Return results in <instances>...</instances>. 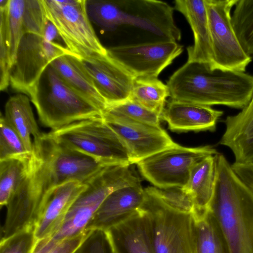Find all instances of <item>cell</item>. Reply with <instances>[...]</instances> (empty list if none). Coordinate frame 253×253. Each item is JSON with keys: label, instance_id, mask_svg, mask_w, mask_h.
Returning <instances> with one entry per match:
<instances>
[{"label": "cell", "instance_id": "5b68a950", "mask_svg": "<svg viewBox=\"0 0 253 253\" xmlns=\"http://www.w3.org/2000/svg\"><path fill=\"white\" fill-rule=\"evenodd\" d=\"M128 165H107L86 180L85 188L67 211L56 231L45 240L56 244L79 236L86 229L106 197L138 178Z\"/></svg>", "mask_w": 253, "mask_h": 253}, {"label": "cell", "instance_id": "f546056e", "mask_svg": "<svg viewBox=\"0 0 253 253\" xmlns=\"http://www.w3.org/2000/svg\"><path fill=\"white\" fill-rule=\"evenodd\" d=\"M29 153L16 131L1 113L0 117V161L18 158L30 159Z\"/></svg>", "mask_w": 253, "mask_h": 253}, {"label": "cell", "instance_id": "e0dca14e", "mask_svg": "<svg viewBox=\"0 0 253 253\" xmlns=\"http://www.w3.org/2000/svg\"><path fill=\"white\" fill-rule=\"evenodd\" d=\"M146 199L139 178L115 190L103 202L86 230H108L138 212Z\"/></svg>", "mask_w": 253, "mask_h": 253}, {"label": "cell", "instance_id": "44dd1931", "mask_svg": "<svg viewBox=\"0 0 253 253\" xmlns=\"http://www.w3.org/2000/svg\"><path fill=\"white\" fill-rule=\"evenodd\" d=\"M223 122L225 129L219 144L231 151L234 162L253 163V94L240 112L228 116Z\"/></svg>", "mask_w": 253, "mask_h": 253}, {"label": "cell", "instance_id": "7a4b0ae2", "mask_svg": "<svg viewBox=\"0 0 253 253\" xmlns=\"http://www.w3.org/2000/svg\"><path fill=\"white\" fill-rule=\"evenodd\" d=\"M170 99L211 106L242 109L253 94V76L212 70L205 64L186 62L167 83Z\"/></svg>", "mask_w": 253, "mask_h": 253}, {"label": "cell", "instance_id": "ffe728a7", "mask_svg": "<svg viewBox=\"0 0 253 253\" xmlns=\"http://www.w3.org/2000/svg\"><path fill=\"white\" fill-rule=\"evenodd\" d=\"M174 9L185 16L193 33L194 44L187 48V62L204 63L211 69L213 54L205 0H176Z\"/></svg>", "mask_w": 253, "mask_h": 253}, {"label": "cell", "instance_id": "603a6c76", "mask_svg": "<svg viewBox=\"0 0 253 253\" xmlns=\"http://www.w3.org/2000/svg\"><path fill=\"white\" fill-rule=\"evenodd\" d=\"M50 65L74 90L104 111L107 104L80 59L72 54H65L53 60Z\"/></svg>", "mask_w": 253, "mask_h": 253}, {"label": "cell", "instance_id": "277c9868", "mask_svg": "<svg viewBox=\"0 0 253 253\" xmlns=\"http://www.w3.org/2000/svg\"><path fill=\"white\" fill-rule=\"evenodd\" d=\"M28 95L41 123L52 130L102 116V110L74 90L50 64Z\"/></svg>", "mask_w": 253, "mask_h": 253}, {"label": "cell", "instance_id": "d6a6232c", "mask_svg": "<svg viewBox=\"0 0 253 253\" xmlns=\"http://www.w3.org/2000/svg\"><path fill=\"white\" fill-rule=\"evenodd\" d=\"M38 242L35 227L1 239L0 253H33Z\"/></svg>", "mask_w": 253, "mask_h": 253}, {"label": "cell", "instance_id": "836d02e7", "mask_svg": "<svg viewBox=\"0 0 253 253\" xmlns=\"http://www.w3.org/2000/svg\"><path fill=\"white\" fill-rule=\"evenodd\" d=\"M90 231L76 237L52 244L42 241H39L33 253H75L87 237Z\"/></svg>", "mask_w": 253, "mask_h": 253}, {"label": "cell", "instance_id": "83f0119b", "mask_svg": "<svg viewBox=\"0 0 253 253\" xmlns=\"http://www.w3.org/2000/svg\"><path fill=\"white\" fill-rule=\"evenodd\" d=\"M30 159L10 158L0 161L1 208L6 206L10 199L25 178Z\"/></svg>", "mask_w": 253, "mask_h": 253}, {"label": "cell", "instance_id": "8992f818", "mask_svg": "<svg viewBox=\"0 0 253 253\" xmlns=\"http://www.w3.org/2000/svg\"><path fill=\"white\" fill-rule=\"evenodd\" d=\"M48 133L61 144L105 165H132L126 148L102 117L77 122Z\"/></svg>", "mask_w": 253, "mask_h": 253}, {"label": "cell", "instance_id": "52a82bcc", "mask_svg": "<svg viewBox=\"0 0 253 253\" xmlns=\"http://www.w3.org/2000/svg\"><path fill=\"white\" fill-rule=\"evenodd\" d=\"M45 15L66 47L79 59L107 54L91 24L86 0H41Z\"/></svg>", "mask_w": 253, "mask_h": 253}, {"label": "cell", "instance_id": "9c48e42d", "mask_svg": "<svg viewBox=\"0 0 253 253\" xmlns=\"http://www.w3.org/2000/svg\"><path fill=\"white\" fill-rule=\"evenodd\" d=\"M218 153L211 145L186 147L175 143L135 164L142 176L154 186L184 187L195 165L205 158Z\"/></svg>", "mask_w": 253, "mask_h": 253}, {"label": "cell", "instance_id": "4dcf8cb0", "mask_svg": "<svg viewBox=\"0 0 253 253\" xmlns=\"http://www.w3.org/2000/svg\"><path fill=\"white\" fill-rule=\"evenodd\" d=\"M145 190L175 210L185 213L194 212V205L192 197L184 187L174 186L159 188L149 186Z\"/></svg>", "mask_w": 253, "mask_h": 253}, {"label": "cell", "instance_id": "30bf717a", "mask_svg": "<svg viewBox=\"0 0 253 253\" xmlns=\"http://www.w3.org/2000/svg\"><path fill=\"white\" fill-rule=\"evenodd\" d=\"M236 0H205L213 54L211 70L245 72L252 61L241 46L232 24Z\"/></svg>", "mask_w": 253, "mask_h": 253}, {"label": "cell", "instance_id": "d6986e66", "mask_svg": "<svg viewBox=\"0 0 253 253\" xmlns=\"http://www.w3.org/2000/svg\"><path fill=\"white\" fill-rule=\"evenodd\" d=\"M223 111L210 106L170 99L166 105L162 120L175 132L214 131Z\"/></svg>", "mask_w": 253, "mask_h": 253}, {"label": "cell", "instance_id": "2e32d148", "mask_svg": "<svg viewBox=\"0 0 253 253\" xmlns=\"http://www.w3.org/2000/svg\"><path fill=\"white\" fill-rule=\"evenodd\" d=\"M80 59L107 106L129 99L134 78L108 53Z\"/></svg>", "mask_w": 253, "mask_h": 253}, {"label": "cell", "instance_id": "ac0fdd59", "mask_svg": "<svg viewBox=\"0 0 253 253\" xmlns=\"http://www.w3.org/2000/svg\"><path fill=\"white\" fill-rule=\"evenodd\" d=\"M85 187V183L72 180L54 187L45 195L35 226L38 242L56 231L72 204Z\"/></svg>", "mask_w": 253, "mask_h": 253}, {"label": "cell", "instance_id": "f1b7e54d", "mask_svg": "<svg viewBox=\"0 0 253 253\" xmlns=\"http://www.w3.org/2000/svg\"><path fill=\"white\" fill-rule=\"evenodd\" d=\"M232 24L245 52L253 56V0H236Z\"/></svg>", "mask_w": 253, "mask_h": 253}, {"label": "cell", "instance_id": "8fae6325", "mask_svg": "<svg viewBox=\"0 0 253 253\" xmlns=\"http://www.w3.org/2000/svg\"><path fill=\"white\" fill-rule=\"evenodd\" d=\"M65 54H72L61 43L50 42L38 34H25L11 68L10 86L28 95L50 63Z\"/></svg>", "mask_w": 253, "mask_h": 253}, {"label": "cell", "instance_id": "3957f363", "mask_svg": "<svg viewBox=\"0 0 253 253\" xmlns=\"http://www.w3.org/2000/svg\"><path fill=\"white\" fill-rule=\"evenodd\" d=\"M216 177L208 210L220 227L232 253H253V193L226 157L216 155Z\"/></svg>", "mask_w": 253, "mask_h": 253}, {"label": "cell", "instance_id": "e575fe53", "mask_svg": "<svg viewBox=\"0 0 253 253\" xmlns=\"http://www.w3.org/2000/svg\"><path fill=\"white\" fill-rule=\"evenodd\" d=\"M43 37L50 42L60 43L59 41L61 40V39L56 28L53 24L48 20L45 25Z\"/></svg>", "mask_w": 253, "mask_h": 253}, {"label": "cell", "instance_id": "5bb4252c", "mask_svg": "<svg viewBox=\"0 0 253 253\" xmlns=\"http://www.w3.org/2000/svg\"><path fill=\"white\" fill-rule=\"evenodd\" d=\"M102 117L126 148L132 164L175 144L161 126L140 123L107 109Z\"/></svg>", "mask_w": 253, "mask_h": 253}, {"label": "cell", "instance_id": "d4e9b609", "mask_svg": "<svg viewBox=\"0 0 253 253\" xmlns=\"http://www.w3.org/2000/svg\"><path fill=\"white\" fill-rule=\"evenodd\" d=\"M4 117L22 139L27 150L32 153L33 140L42 135L34 117L29 98L19 94L10 97L5 103Z\"/></svg>", "mask_w": 253, "mask_h": 253}, {"label": "cell", "instance_id": "6da1fadb", "mask_svg": "<svg viewBox=\"0 0 253 253\" xmlns=\"http://www.w3.org/2000/svg\"><path fill=\"white\" fill-rule=\"evenodd\" d=\"M33 144L27 174L6 206L1 239L35 227L42 200L52 188L72 180L84 182L106 165L48 133L33 139Z\"/></svg>", "mask_w": 253, "mask_h": 253}, {"label": "cell", "instance_id": "4316f807", "mask_svg": "<svg viewBox=\"0 0 253 253\" xmlns=\"http://www.w3.org/2000/svg\"><path fill=\"white\" fill-rule=\"evenodd\" d=\"M170 96L169 88L158 78H134L129 99L162 116Z\"/></svg>", "mask_w": 253, "mask_h": 253}, {"label": "cell", "instance_id": "1f68e13d", "mask_svg": "<svg viewBox=\"0 0 253 253\" xmlns=\"http://www.w3.org/2000/svg\"><path fill=\"white\" fill-rule=\"evenodd\" d=\"M106 109L132 120L161 127L162 116L160 115L130 99L117 104L109 105Z\"/></svg>", "mask_w": 253, "mask_h": 253}, {"label": "cell", "instance_id": "7c38bea8", "mask_svg": "<svg viewBox=\"0 0 253 253\" xmlns=\"http://www.w3.org/2000/svg\"><path fill=\"white\" fill-rule=\"evenodd\" d=\"M114 28L129 25L149 32L162 41L177 42L181 34L176 26L172 8L167 3L154 0H113Z\"/></svg>", "mask_w": 253, "mask_h": 253}, {"label": "cell", "instance_id": "cb8c5ba5", "mask_svg": "<svg viewBox=\"0 0 253 253\" xmlns=\"http://www.w3.org/2000/svg\"><path fill=\"white\" fill-rule=\"evenodd\" d=\"M192 214L193 253H232L220 227L208 209Z\"/></svg>", "mask_w": 253, "mask_h": 253}, {"label": "cell", "instance_id": "9a60e30c", "mask_svg": "<svg viewBox=\"0 0 253 253\" xmlns=\"http://www.w3.org/2000/svg\"><path fill=\"white\" fill-rule=\"evenodd\" d=\"M0 37L6 41L12 65L27 33L43 36L47 19L41 0H0Z\"/></svg>", "mask_w": 253, "mask_h": 253}, {"label": "cell", "instance_id": "484cf974", "mask_svg": "<svg viewBox=\"0 0 253 253\" xmlns=\"http://www.w3.org/2000/svg\"><path fill=\"white\" fill-rule=\"evenodd\" d=\"M215 156L207 157L196 164L184 187L192 197L194 205L193 213H203L208 209L215 183Z\"/></svg>", "mask_w": 253, "mask_h": 253}, {"label": "cell", "instance_id": "4fadbf2b", "mask_svg": "<svg viewBox=\"0 0 253 253\" xmlns=\"http://www.w3.org/2000/svg\"><path fill=\"white\" fill-rule=\"evenodd\" d=\"M183 47L176 42L159 41L114 46L107 48V53L134 78H158Z\"/></svg>", "mask_w": 253, "mask_h": 253}, {"label": "cell", "instance_id": "7402d4cb", "mask_svg": "<svg viewBox=\"0 0 253 253\" xmlns=\"http://www.w3.org/2000/svg\"><path fill=\"white\" fill-rule=\"evenodd\" d=\"M106 231L115 253H153L147 216L143 208Z\"/></svg>", "mask_w": 253, "mask_h": 253}, {"label": "cell", "instance_id": "ba28073f", "mask_svg": "<svg viewBox=\"0 0 253 253\" xmlns=\"http://www.w3.org/2000/svg\"><path fill=\"white\" fill-rule=\"evenodd\" d=\"M145 192L142 208L147 216L153 253H193L192 213L175 210Z\"/></svg>", "mask_w": 253, "mask_h": 253}]
</instances>
